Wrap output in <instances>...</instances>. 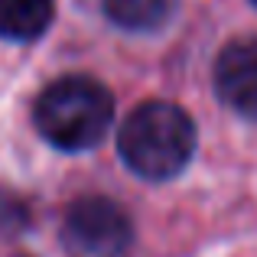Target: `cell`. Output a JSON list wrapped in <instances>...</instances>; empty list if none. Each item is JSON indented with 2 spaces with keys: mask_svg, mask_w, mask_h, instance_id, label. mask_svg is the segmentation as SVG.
<instances>
[{
  "mask_svg": "<svg viewBox=\"0 0 257 257\" xmlns=\"http://www.w3.org/2000/svg\"><path fill=\"white\" fill-rule=\"evenodd\" d=\"M195 124L179 104L144 101L127 114L117 134V150L127 170L140 179L166 182L189 166L195 153Z\"/></svg>",
  "mask_w": 257,
  "mask_h": 257,
  "instance_id": "1",
  "label": "cell"
},
{
  "mask_svg": "<svg viewBox=\"0 0 257 257\" xmlns=\"http://www.w3.org/2000/svg\"><path fill=\"white\" fill-rule=\"evenodd\" d=\"M33 120L56 150L82 153L104 140L114 120V94L85 75L59 78L36 98Z\"/></svg>",
  "mask_w": 257,
  "mask_h": 257,
  "instance_id": "2",
  "label": "cell"
},
{
  "mask_svg": "<svg viewBox=\"0 0 257 257\" xmlns=\"http://www.w3.org/2000/svg\"><path fill=\"white\" fill-rule=\"evenodd\" d=\"M62 241L75 257H127L134 228L117 202L104 195H85L65 212Z\"/></svg>",
  "mask_w": 257,
  "mask_h": 257,
  "instance_id": "3",
  "label": "cell"
},
{
  "mask_svg": "<svg viewBox=\"0 0 257 257\" xmlns=\"http://www.w3.org/2000/svg\"><path fill=\"white\" fill-rule=\"evenodd\" d=\"M215 91L221 104L247 120H257V36L234 39L215 62Z\"/></svg>",
  "mask_w": 257,
  "mask_h": 257,
  "instance_id": "4",
  "label": "cell"
},
{
  "mask_svg": "<svg viewBox=\"0 0 257 257\" xmlns=\"http://www.w3.org/2000/svg\"><path fill=\"white\" fill-rule=\"evenodd\" d=\"M52 0H0V39L30 43L52 23Z\"/></svg>",
  "mask_w": 257,
  "mask_h": 257,
  "instance_id": "5",
  "label": "cell"
},
{
  "mask_svg": "<svg viewBox=\"0 0 257 257\" xmlns=\"http://www.w3.org/2000/svg\"><path fill=\"white\" fill-rule=\"evenodd\" d=\"M111 23L131 33H153L173 17V0H101Z\"/></svg>",
  "mask_w": 257,
  "mask_h": 257,
  "instance_id": "6",
  "label": "cell"
},
{
  "mask_svg": "<svg viewBox=\"0 0 257 257\" xmlns=\"http://www.w3.org/2000/svg\"><path fill=\"white\" fill-rule=\"evenodd\" d=\"M251 4H257V0H251Z\"/></svg>",
  "mask_w": 257,
  "mask_h": 257,
  "instance_id": "7",
  "label": "cell"
}]
</instances>
